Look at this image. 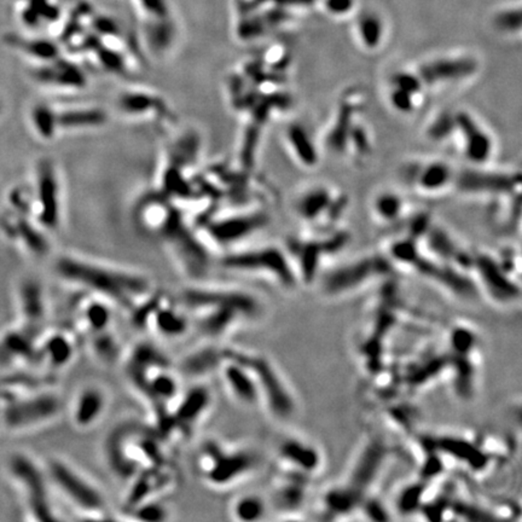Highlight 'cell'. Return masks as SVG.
Returning <instances> with one entry per match:
<instances>
[{
  "label": "cell",
  "mask_w": 522,
  "mask_h": 522,
  "mask_svg": "<svg viewBox=\"0 0 522 522\" xmlns=\"http://www.w3.org/2000/svg\"><path fill=\"white\" fill-rule=\"evenodd\" d=\"M137 228L165 248L186 278L200 282L211 270V249L184 212L156 189L146 190L132 208Z\"/></svg>",
  "instance_id": "1"
},
{
  "label": "cell",
  "mask_w": 522,
  "mask_h": 522,
  "mask_svg": "<svg viewBox=\"0 0 522 522\" xmlns=\"http://www.w3.org/2000/svg\"><path fill=\"white\" fill-rule=\"evenodd\" d=\"M53 271L62 282L83 294L107 300L123 311H131L155 289L144 273L76 253L57 256Z\"/></svg>",
  "instance_id": "2"
},
{
  "label": "cell",
  "mask_w": 522,
  "mask_h": 522,
  "mask_svg": "<svg viewBox=\"0 0 522 522\" xmlns=\"http://www.w3.org/2000/svg\"><path fill=\"white\" fill-rule=\"evenodd\" d=\"M179 303L188 312L191 327L210 340L228 336L261 311L254 295L226 287L193 285L180 294Z\"/></svg>",
  "instance_id": "3"
},
{
  "label": "cell",
  "mask_w": 522,
  "mask_h": 522,
  "mask_svg": "<svg viewBox=\"0 0 522 522\" xmlns=\"http://www.w3.org/2000/svg\"><path fill=\"white\" fill-rule=\"evenodd\" d=\"M104 457L114 475L128 481L144 468L170 461L165 440L138 422H125L110 432Z\"/></svg>",
  "instance_id": "4"
},
{
  "label": "cell",
  "mask_w": 522,
  "mask_h": 522,
  "mask_svg": "<svg viewBox=\"0 0 522 522\" xmlns=\"http://www.w3.org/2000/svg\"><path fill=\"white\" fill-rule=\"evenodd\" d=\"M270 223L271 215L263 207L252 206L218 212L195 228L210 249L224 253L238 248L241 242L268 228Z\"/></svg>",
  "instance_id": "5"
},
{
  "label": "cell",
  "mask_w": 522,
  "mask_h": 522,
  "mask_svg": "<svg viewBox=\"0 0 522 522\" xmlns=\"http://www.w3.org/2000/svg\"><path fill=\"white\" fill-rule=\"evenodd\" d=\"M258 457L248 448L226 446L217 440L203 444L198 453V469L206 485L223 490L233 486L254 472Z\"/></svg>",
  "instance_id": "6"
},
{
  "label": "cell",
  "mask_w": 522,
  "mask_h": 522,
  "mask_svg": "<svg viewBox=\"0 0 522 522\" xmlns=\"http://www.w3.org/2000/svg\"><path fill=\"white\" fill-rule=\"evenodd\" d=\"M219 265L228 273L263 277L289 288L296 283L294 265L289 255L278 247L263 246L221 253Z\"/></svg>",
  "instance_id": "7"
},
{
  "label": "cell",
  "mask_w": 522,
  "mask_h": 522,
  "mask_svg": "<svg viewBox=\"0 0 522 522\" xmlns=\"http://www.w3.org/2000/svg\"><path fill=\"white\" fill-rule=\"evenodd\" d=\"M48 481L88 520H106L108 503L101 488L69 462L53 458L46 468Z\"/></svg>",
  "instance_id": "8"
},
{
  "label": "cell",
  "mask_w": 522,
  "mask_h": 522,
  "mask_svg": "<svg viewBox=\"0 0 522 522\" xmlns=\"http://www.w3.org/2000/svg\"><path fill=\"white\" fill-rule=\"evenodd\" d=\"M113 109L116 116L126 123L155 126H172L177 123L171 104L163 95L150 88H123L116 93Z\"/></svg>",
  "instance_id": "9"
},
{
  "label": "cell",
  "mask_w": 522,
  "mask_h": 522,
  "mask_svg": "<svg viewBox=\"0 0 522 522\" xmlns=\"http://www.w3.org/2000/svg\"><path fill=\"white\" fill-rule=\"evenodd\" d=\"M63 403L57 393L39 391L18 397L10 393L0 415L10 430H26L51 422L61 413Z\"/></svg>",
  "instance_id": "10"
},
{
  "label": "cell",
  "mask_w": 522,
  "mask_h": 522,
  "mask_svg": "<svg viewBox=\"0 0 522 522\" xmlns=\"http://www.w3.org/2000/svg\"><path fill=\"white\" fill-rule=\"evenodd\" d=\"M10 474L22 488L27 507L33 518L38 521H60L55 513L50 498L48 478L46 470H43L31 457L18 453L9 461Z\"/></svg>",
  "instance_id": "11"
},
{
  "label": "cell",
  "mask_w": 522,
  "mask_h": 522,
  "mask_svg": "<svg viewBox=\"0 0 522 522\" xmlns=\"http://www.w3.org/2000/svg\"><path fill=\"white\" fill-rule=\"evenodd\" d=\"M415 71L426 88H451L473 79L480 71V61L472 53H448L427 58Z\"/></svg>",
  "instance_id": "12"
},
{
  "label": "cell",
  "mask_w": 522,
  "mask_h": 522,
  "mask_svg": "<svg viewBox=\"0 0 522 522\" xmlns=\"http://www.w3.org/2000/svg\"><path fill=\"white\" fill-rule=\"evenodd\" d=\"M453 188L463 195L503 198L521 191V176L518 172L496 171L470 165L456 172Z\"/></svg>",
  "instance_id": "13"
},
{
  "label": "cell",
  "mask_w": 522,
  "mask_h": 522,
  "mask_svg": "<svg viewBox=\"0 0 522 522\" xmlns=\"http://www.w3.org/2000/svg\"><path fill=\"white\" fill-rule=\"evenodd\" d=\"M350 205L346 193H338L328 185H313L295 200L298 218L308 224L330 226L341 219Z\"/></svg>",
  "instance_id": "14"
},
{
  "label": "cell",
  "mask_w": 522,
  "mask_h": 522,
  "mask_svg": "<svg viewBox=\"0 0 522 522\" xmlns=\"http://www.w3.org/2000/svg\"><path fill=\"white\" fill-rule=\"evenodd\" d=\"M246 360L259 390L260 403L280 420L289 417L294 411V401L271 362L249 352H246Z\"/></svg>",
  "instance_id": "15"
},
{
  "label": "cell",
  "mask_w": 522,
  "mask_h": 522,
  "mask_svg": "<svg viewBox=\"0 0 522 522\" xmlns=\"http://www.w3.org/2000/svg\"><path fill=\"white\" fill-rule=\"evenodd\" d=\"M38 224L48 231H56L61 226L62 180L56 163L46 158L38 165L36 170V200Z\"/></svg>",
  "instance_id": "16"
},
{
  "label": "cell",
  "mask_w": 522,
  "mask_h": 522,
  "mask_svg": "<svg viewBox=\"0 0 522 522\" xmlns=\"http://www.w3.org/2000/svg\"><path fill=\"white\" fill-rule=\"evenodd\" d=\"M463 158L472 166H485L495 154L490 131L467 110H455V135Z\"/></svg>",
  "instance_id": "17"
},
{
  "label": "cell",
  "mask_w": 522,
  "mask_h": 522,
  "mask_svg": "<svg viewBox=\"0 0 522 522\" xmlns=\"http://www.w3.org/2000/svg\"><path fill=\"white\" fill-rule=\"evenodd\" d=\"M177 476L176 468L170 461L138 472L130 480L131 483L123 500V511L148 500H158L161 495L174 487Z\"/></svg>",
  "instance_id": "18"
},
{
  "label": "cell",
  "mask_w": 522,
  "mask_h": 522,
  "mask_svg": "<svg viewBox=\"0 0 522 522\" xmlns=\"http://www.w3.org/2000/svg\"><path fill=\"white\" fill-rule=\"evenodd\" d=\"M364 99L359 91H347L338 103V108L325 133V146L334 154H347L351 132L362 120Z\"/></svg>",
  "instance_id": "19"
},
{
  "label": "cell",
  "mask_w": 522,
  "mask_h": 522,
  "mask_svg": "<svg viewBox=\"0 0 522 522\" xmlns=\"http://www.w3.org/2000/svg\"><path fill=\"white\" fill-rule=\"evenodd\" d=\"M218 373L228 394L238 403L245 406L260 403L259 390L247 363L246 352L230 348L228 358Z\"/></svg>",
  "instance_id": "20"
},
{
  "label": "cell",
  "mask_w": 522,
  "mask_h": 522,
  "mask_svg": "<svg viewBox=\"0 0 522 522\" xmlns=\"http://www.w3.org/2000/svg\"><path fill=\"white\" fill-rule=\"evenodd\" d=\"M57 137L74 136L98 131L109 123V113L104 108L88 103H69L53 108Z\"/></svg>",
  "instance_id": "21"
},
{
  "label": "cell",
  "mask_w": 522,
  "mask_h": 522,
  "mask_svg": "<svg viewBox=\"0 0 522 522\" xmlns=\"http://www.w3.org/2000/svg\"><path fill=\"white\" fill-rule=\"evenodd\" d=\"M455 174V168L439 158L413 161L403 170L406 183L425 195H438L452 188Z\"/></svg>",
  "instance_id": "22"
},
{
  "label": "cell",
  "mask_w": 522,
  "mask_h": 522,
  "mask_svg": "<svg viewBox=\"0 0 522 522\" xmlns=\"http://www.w3.org/2000/svg\"><path fill=\"white\" fill-rule=\"evenodd\" d=\"M348 242L346 231L330 233L324 238L300 240L295 238L288 243V255L290 260H296L301 268V273L306 280H311L317 273L320 260L324 254H330L341 249Z\"/></svg>",
  "instance_id": "23"
},
{
  "label": "cell",
  "mask_w": 522,
  "mask_h": 522,
  "mask_svg": "<svg viewBox=\"0 0 522 522\" xmlns=\"http://www.w3.org/2000/svg\"><path fill=\"white\" fill-rule=\"evenodd\" d=\"M36 78L55 92L76 95L88 86V75L74 58L60 57L38 69Z\"/></svg>",
  "instance_id": "24"
},
{
  "label": "cell",
  "mask_w": 522,
  "mask_h": 522,
  "mask_svg": "<svg viewBox=\"0 0 522 522\" xmlns=\"http://www.w3.org/2000/svg\"><path fill=\"white\" fill-rule=\"evenodd\" d=\"M109 406V394L104 387L88 383L76 392L71 400V421L76 430H88L96 427Z\"/></svg>",
  "instance_id": "25"
},
{
  "label": "cell",
  "mask_w": 522,
  "mask_h": 522,
  "mask_svg": "<svg viewBox=\"0 0 522 522\" xmlns=\"http://www.w3.org/2000/svg\"><path fill=\"white\" fill-rule=\"evenodd\" d=\"M426 90L415 68L400 69L392 74L390 79L387 101L395 113L411 115L418 109Z\"/></svg>",
  "instance_id": "26"
},
{
  "label": "cell",
  "mask_w": 522,
  "mask_h": 522,
  "mask_svg": "<svg viewBox=\"0 0 522 522\" xmlns=\"http://www.w3.org/2000/svg\"><path fill=\"white\" fill-rule=\"evenodd\" d=\"M387 268L386 259L381 256H366L334 270V273L325 278V288L328 293L338 294L364 283L369 278L386 273Z\"/></svg>",
  "instance_id": "27"
},
{
  "label": "cell",
  "mask_w": 522,
  "mask_h": 522,
  "mask_svg": "<svg viewBox=\"0 0 522 522\" xmlns=\"http://www.w3.org/2000/svg\"><path fill=\"white\" fill-rule=\"evenodd\" d=\"M353 18V36L359 48L368 53L380 50L388 32L385 15L375 8H365L357 10Z\"/></svg>",
  "instance_id": "28"
},
{
  "label": "cell",
  "mask_w": 522,
  "mask_h": 522,
  "mask_svg": "<svg viewBox=\"0 0 522 522\" xmlns=\"http://www.w3.org/2000/svg\"><path fill=\"white\" fill-rule=\"evenodd\" d=\"M472 268L476 270L487 291H490L492 296L500 298V301L510 300L518 294V288L510 280L504 266L492 258L491 255L486 253L475 256L473 255Z\"/></svg>",
  "instance_id": "29"
},
{
  "label": "cell",
  "mask_w": 522,
  "mask_h": 522,
  "mask_svg": "<svg viewBox=\"0 0 522 522\" xmlns=\"http://www.w3.org/2000/svg\"><path fill=\"white\" fill-rule=\"evenodd\" d=\"M78 353V341L68 330H57L48 334L39 343L38 356L50 370H62L71 364Z\"/></svg>",
  "instance_id": "30"
},
{
  "label": "cell",
  "mask_w": 522,
  "mask_h": 522,
  "mask_svg": "<svg viewBox=\"0 0 522 522\" xmlns=\"http://www.w3.org/2000/svg\"><path fill=\"white\" fill-rule=\"evenodd\" d=\"M40 334L22 325L18 329L10 330L0 340V362L5 364L13 362H36L39 360Z\"/></svg>",
  "instance_id": "31"
},
{
  "label": "cell",
  "mask_w": 522,
  "mask_h": 522,
  "mask_svg": "<svg viewBox=\"0 0 522 522\" xmlns=\"http://www.w3.org/2000/svg\"><path fill=\"white\" fill-rule=\"evenodd\" d=\"M83 295V301H80L75 311L78 318L75 321L79 333L88 336L90 334L110 329L114 320V306L103 298L90 294Z\"/></svg>",
  "instance_id": "32"
},
{
  "label": "cell",
  "mask_w": 522,
  "mask_h": 522,
  "mask_svg": "<svg viewBox=\"0 0 522 522\" xmlns=\"http://www.w3.org/2000/svg\"><path fill=\"white\" fill-rule=\"evenodd\" d=\"M18 305L23 324L36 333L41 334L46 321V303L44 290L36 280H26L18 290Z\"/></svg>",
  "instance_id": "33"
},
{
  "label": "cell",
  "mask_w": 522,
  "mask_h": 522,
  "mask_svg": "<svg viewBox=\"0 0 522 522\" xmlns=\"http://www.w3.org/2000/svg\"><path fill=\"white\" fill-rule=\"evenodd\" d=\"M230 347L210 345L202 347L198 351L190 353L181 363V373L191 378L208 376L213 373H219L225 360L228 358Z\"/></svg>",
  "instance_id": "34"
},
{
  "label": "cell",
  "mask_w": 522,
  "mask_h": 522,
  "mask_svg": "<svg viewBox=\"0 0 522 522\" xmlns=\"http://www.w3.org/2000/svg\"><path fill=\"white\" fill-rule=\"evenodd\" d=\"M284 142L290 154L298 165L313 168L320 163L318 148L303 123H289L285 128Z\"/></svg>",
  "instance_id": "35"
},
{
  "label": "cell",
  "mask_w": 522,
  "mask_h": 522,
  "mask_svg": "<svg viewBox=\"0 0 522 522\" xmlns=\"http://www.w3.org/2000/svg\"><path fill=\"white\" fill-rule=\"evenodd\" d=\"M493 31L505 38H518L522 31V6L520 0L500 5L490 16Z\"/></svg>",
  "instance_id": "36"
},
{
  "label": "cell",
  "mask_w": 522,
  "mask_h": 522,
  "mask_svg": "<svg viewBox=\"0 0 522 522\" xmlns=\"http://www.w3.org/2000/svg\"><path fill=\"white\" fill-rule=\"evenodd\" d=\"M86 343L91 355L102 364H114L123 356L119 338L111 328L90 334L86 336Z\"/></svg>",
  "instance_id": "37"
},
{
  "label": "cell",
  "mask_w": 522,
  "mask_h": 522,
  "mask_svg": "<svg viewBox=\"0 0 522 522\" xmlns=\"http://www.w3.org/2000/svg\"><path fill=\"white\" fill-rule=\"evenodd\" d=\"M371 210L375 217L382 223L398 224L406 213V203L399 193L385 190L375 195Z\"/></svg>",
  "instance_id": "38"
},
{
  "label": "cell",
  "mask_w": 522,
  "mask_h": 522,
  "mask_svg": "<svg viewBox=\"0 0 522 522\" xmlns=\"http://www.w3.org/2000/svg\"><path fill=\"white\" fill-rule=\"evenodd\" d=\"M123 514L125 518L143 522L166 521L171 516L168 507L165 503H161L160 498L135 505L130 509L123 510Z\"/></svg>",
  "instance_id": "39"
},
{
  "label": "cell",
  "mask_w": 522,
  "mask_h": 522,
  "mask_svg": "<svg viewBox=\"0 0 522 522\" xmlns=\"http://www.w3.org/2000/svg\"><path fill=\"white\" fill-rule=\"evenodd\" d=\"M455 135V110H443L430 120L426 128V137L430 142L444 143L453 139Z\"/></svg>",
  "instance_id": "40"
},
{
  "label": "cell",
  "mask_w": 522,
  "mask_h": 522,
  "mask_svg": "<svg viewBox=\"0 0 522 522\" xmlns=\"http://www.w3.org/2000/svg\"><path fill=\"white\" fill-rule=\"evenodd\" d=\"M263 514L265 503L254 495L238 497L231 504V515L238 521H255L263 518Z\"/></svg>",
  "instance_id": "41"
},
{
  "label": "cell",
  "mask_w": 522,
  "mask_h": 522,
  "mask_svg": "<svg viewBox=\"0 0 522 522\" xmlns=\"http://www.w3.org/2000/svg\"><path fill=\"white\" fill-rule=\"evenodd\" d=\"M33 125L38 136L45 141H53L57 138L56 128H55V116H53V107L48 104H39L32 113Z\"/></svg>",
  "instance_id": "42"
},
{
  "label": "cell",
  "mask_w": 522,
  "mask_h": 522,
  "mask_svg": "<svg viewBox=\"0 0 522 522\" xmlns=\"http://www.w3.org/2000/svg\"><path fill=\"white\" fill-rule=\"evenodd\" d=\"M316 6L331 18L343 20L355 15L358 0H317Z\"/></svg>",
  "instance_id": "43"
},
{
  "label": "cell",
  "mask_w": 522,
  "mask_h": 522,
  "mask_svg": "<svg viewBox=\"0 0 522 522\" xmlns=\"http://www.w3.org/2000/svg\"><path fill=\"white\" fill-rule=\"evenodd\" d=\"M248 5H273L294 13H303L316 6L317 0H243Z\"/></svg>",
  "instance_id": "44"
},
{
  "label": "cell",
  "mask_w": 522,
  "mask_h": 522,
  "mask_svg": "<svg viewBox=\"0 0 522 522\" xmlns=\"http://www.w3.org/2000/svg\"><path fill=\"white\" fill-rule=\"evenodd\" d=\"M142 11L149 18V21H161L170 18V10L166 0H138Z\"/></svg>",
  "instance_id": "45"
},
{
  "label": "cell",
  "mask_w": 522,
  "mask_h": 522,
  "mask_svg": "<svg viewBox=\"0 0 522 522\" xmlns=\"http://www.w3.org/2000/svg\"><path fill=\"white\" fill-rule=\"evenodd\" d=\"M10 392L8 391H3L0 392V401H4L5 398L9 395ZM1 410V408H0Z\"/></svg>",
  "instance_id": "46"
}]
</instances>
